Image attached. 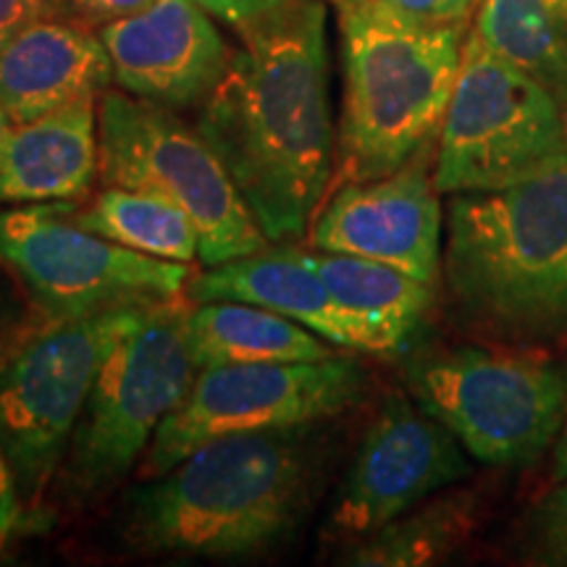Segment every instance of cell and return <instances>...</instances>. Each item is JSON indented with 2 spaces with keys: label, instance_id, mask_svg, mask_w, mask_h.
<instances>
[{
  "label": "cell",
  "instance_id": "cell-21",
  "mask_svg": "<svg viewBox=\"0 0 567 567\" xmlns=\"http://www.w3.org/2000/svg\"><path fill=\"white\" fill-rule=\"evenodd\" d=\"M471 30L567 116V0H478Z\"/></svg>",
  "mask_w": 567,
  "mask_h": 567
},
{
  "label": "cell",
  "instance_id": "cell-20",
  "mask_svg": "<svg viewBox=\"0 0 567 567\" xmlns=\"http://www.w3.org/2000/svg\"><path fill=\"white\" fill-rule=\"evenodd\" d=\"M481 526V499L471 488H444L360 542L339 563L354 567H423L455 555Z\"/></svg>",
  "mask_w": 567,
  "mask_h": 567
},
{
  "label": "cell",
  "instance_id": "cell-8",
  "mask_svg": "<svg viewBox=\"0 0 567 567\" xmlns=\"http://www.w3.org/2000/svg\"><path fill=\"white\" fill-rule=\"evenodd\" d=\"M197 371L184 310L151 305L103 360L63 460L66 492L90 499L134 471Z\"/></svg>",
  "mask_w": 567,
  "mask_h": 567
},
{
  "label": "cell",
  "instance_id": "cell-28",
  "mask_svg": "<svg viewBox=\"0 0 567 567\" xmlns=\"http://www.w3.org/2000/svg\"><path fill=\"white\" fill-rule=\"evenodd\" d=\"M197 3H200L213 19H221L226 24L237 27L247 19L258 17L260 11L281 3V0H197Z\"/></svg>",
  "mask_w": 567,
  "mask_h": 567
},
{
  "label": "cell",
  "instance_id": "cell-17",
  "mask_svg": "<svg viewBox=\"0 0 567 567\" xmlns=\"http://www.w3.org/2000/svg\"><path fill=\"white\" fill-rule=\"evenodd\" d=\"M193 302L237 300L292 318L329 344L365 352V339L350 316L339 308L326 284L305 264L300 250H260L245 258L208 266L187 284Z\"/></svg>",
  "mask_w": 567,
  "mask_h": 567
},
{
  "label": "cell",
  "instance_id": "cell-23",
  "mask_svg": "<svg viewBox=\"0 0 567 567\" xmlns=\"http://www.w3.org/2000/svg\"><path fill=\"white\" fill-rule=\"evenodd\" d=\"M526 536L536 563L567 567V478L534 507Z\"/></svg>",
  "mask_w": 567,
  "mask_h": 567
},
{
  "label": "cell",
  "instance_id": "cell-3",
  "mask_svg": "<svg viewBox=\"0 0 567 567\" xmlns=\"http://www.w3.org/2000/svg\"><path fill=\"white\" fill-rule=\"evenodd\" d=\"M442 274L457 313L517 344L567 339V158L496 193L452 195Z\"/></svg>",
  "mask_w": 567,
  "mask_h": 567
},
{
  "label": "cell",
  "instance_id": "cell-29",
  "mask_svg": "<svg viewBox=\"0 0 567 567\" xmlns=\"http://www.w3.org/2000/svg\"><path fill=\"white\" fill-rule=\"evenodd\" d=\"M555 463H551V478L555 481H563L567 478V423L563 429V434H559L557 444H555Z\"/></svg>",
  "mask_w": 567,
  "mask_h": 567
},
{
  "label": "cell",
  "instance_id": "cell-6",
  "mask_svg": "<svg viewBox=\"0 0 567 567\" xmlns=\"http://www.w3.org/2000/svg\"><path fill=\"white\" fill-rule=\"evenodd\" d=\"M410 396L486 465H528L567 423V365L536 352L452 347L408 365Z\"/></svg>",
  "mask_w": 567,
  "mask_h": 567
},
{
  "label": "cell",
  "instance_id": "cell-14",
  "mask_svg": "<svg viewBox=\"0 0 567 567\" xmlns=\"http://www.w3.org/2000/svg\"><path fill=\"white\" fill-rule=\"evenodd\" d=\"M113 82L166 109H200L221 82L231 48L197 0H151L97 30Z\"/></svg>",
  "mask_w": 567,
  "mask_h": 567
},
{
  "label": "cell",
  "instance_id": "cell-11",
  "mask_svg": "<svg viewBox=\"0 0 567 567\" xmlns=\"http://www.w3.org/2000/svg\"><path fill=\"white\" fill-rule=\"evenodd\" d=\"M74 208V200H55L0 210V264L55 318L168 302L187 289L189 264L111 243L76 224Z\"/></svg>",
  "mask_w": 567,
  "mask_h": 567
},
{
  "label": "cell",
  "instance_id": "cell-26",
  "mask_svg": "<svg viewBox=\"0 0 567 567\" xmlns=\"http://www.w3.org/2000/svg\"><path fill=\"white\" fill-rule=\"evenodd\" d=\"M30 515V509L24 505V496H21L17 473L9 455H6L3 444H0V544L9 542L24 523V517Z\"/></svg>",
  "mask_w": 567,
  "mask_h": 567
},
{
  "label": "cell",
  "instance_id": "cell-13",
  "mask_svg": "<svg viewBox=\"0 0 567 567\" xmlns=\"http://www.w3.org/2000/svg\"><path fill=\"white\" fill-rule=\"evenodd\" d=\"M434 155L436 140L392 174L337 184L313 218V245L402 268L436 287L444 258V221Z\"/></svg>",
  "mask_w": 567,
  "mask_h": 567
},
{
  "label": "cell",
  "instance_id": "cell-4",
  "mask_svg": "<svg viewBox=\"0 0 567 567\" xmlns=\"http://www.w3.org/2000/svg\"><path fill=\"white\" fill-rule=\"evenodd\" d=\"M342 63L337 184L396 172L436 140L463 61L465 24H429L386 0H329Z\"/></svg>",
  "mask_w": 567,
  "mask_h": 567
},
{
  "label": "cell",
  "instance_id": "cell-1",
  "mask_svg": "<svg viewBox=\"0 0 567 567\" xmlns=\"http://www.w3.org/2000/svg\"><path fill=\"white\" fill-rule=\"evenodd\" d=\"M221 82L197 130L271 243L300 239L334 187L329 3L281 0L234 27Z\"/></svg>",
  "mask_w": 567,
  "mask_h": 567
},
{
  "label": "cell",
  "instance_id": "cell-27",
  "mask_svg": "<svg viewBox=\"0 0 567 567\" xmlns=\"http://www.w3.org/2000/svg\"><path fill=\"white\" fill-rule=\"evenodd\" d=\"M151 0H69L71 17L80 19L82 24L101 30V27L111 24V21L130 17L145 9Z\"/></svg>",
  "mask_w": 567,
  "mask_h": 567
},
{
  "label": "cell",
  "instance_id": "cell-19",
  "mask_svg": "<svg viewBox=\"0 0 567 567\" xmlns=\"http://www.w3.org/2000/svg\"><path fill=\"white\" fill-rule=\"evenodd\" d=\"M184 326L200 371L237 363H302L334 354L316 331L252 302H197L184 313Z\"/></svg>",
  "mask_w": 567,
  "mask_h": 567
},
{
  "label": "cell",
  "instance_id": "cell-22",
  "mask_svg": "<svg viewBox=\"0 0 567 567\" xmlns=\"http://www.w3.org/2000/svg\"><path fill=\"white\" fill-rule=\"evenodd\" d=\"M76 224L134 252L174 264L200 260L193 218L166 197L130 187H103L90 205H76Z\"/></svg>",
  "mask_w": 567,
  "mask_h": 567
},
{
  "label": "cell",
  "instance_id": "cell-12",
  "mask_svg": "<svg viewBox=\"0 0 567 567\" xmlns=\"http://www.w3.org/2000/svg\"><path fill=\"white\" fill-rule=\"evenodd\" d=\"M467 473V452L455 434L408 394H389L337 488L326 534L360 542Z\"/></svg>",
  "mask_w": 567,
  "mask_h": 567
},
{
  "label": "cell",
  "instance_id": "cell-2",
  "mask_svg": "<svg viewBox=\"0 0 567 567\" xmlns=\"http://www.w3.org/2000/svg\"><path fill=\"white\" fill-rule=\"evenodd\" d=\"M210 439L126 494L122 536L145 555L231 559L279 547L308 515L316 452L308 431Z\"/></svg>",
  "mask_w": 567,
  "mask_h": 567
},
{
  "label": "cell",
  "instance_id": "cell-5",
  "mask_svg": "<svg viewBox=\"0 0 567 567\" xmlns=\"http://www.w3.org/2000/svg\"><path fill=\"white\" fill-rule=\"evenodd\" d=\"M97 145L103 187L145 189L179 205L193 218L205 266L245 258L271 243L210 142L174 109L105 90L97 101Z\"/></svg>",
  "mask_w": 567,
  "mask_h": 567
},
{
  "label": "cell",
  "instance_id": "cell-16",
  "mask_svg": "<svg viewBox=\"0 0 567 567\" xmlns=\"http://www.w3.org/2000/svg\"><path fill=\"white\" fill-rule=\"evenodd\" d=\"M97 101L90 95L59 111L13 124L0 161V203L80 200L97 179Z\"/></svg>",
  "mask_w": 567,
  "mask_h": 567
},
{
  "label": "cell",
  "instance_id": "cell-10",
  "mask_svg": "<svg viewBox=\"0 0 567 567\" xmlns=\"http://www.w3.org/2000/svg\"><path fill=\"white\" fill-rule=\"evenodd\" d=\"M363 394V368L337 352L302 363L203 368L182 405L153 436L137 478L161 476L210 439L316 425L358 405Z\"/></svg>",
  "mask_w": 567,
  "mask_h": 567
},
{
  "label": "cell",
  "instance_id": "cell-18",
  "mask_svg": "<svg viewBox=\"0 0 567 567\" xmlns=\"http://www.w3.org/2000/svg\"><path fill=\"white\" fill-rule=\"evenodd\" d=\"M365 339V352L405 350L434 305V284L360 255L300 250Z\"/></svg>",
  "mask_w": 567,
  "mask_h": 567
},
{
  "label": "cell",
  "instance_id": "cell-25",
  "mask_svg": "<svg viewBox=\"0 0 567 567\" xmlns=\"http://www.w3.org/2000/svg\"><path fill=\"white\" fill-rule=\"evenodd\" d=\"M408 17L429 24H465L476 13L478 0H386Z\"/></svg>",
  "mask_w": 567,
  "mask_h": 567
},
{
  "label": "cell",
  "instance_id": "cell-7",
  "mask_svg": "<svg viewBox=\"0 0 567 567\" xmlns=\"http://www.w3.org/2000/svg\"><path fill=\"white\" fill-rule=\"evenodd\" d=\"M565 158L567 116L555 97L467 30L455 90L436 134L439 193H496Z\"/></svg>",
  "mask_w": 567,
  "mask_h": 567
},
{
  "label": "cell",
  "instance_id": "cell-9",
  "mask_svg": "<svg viewBox=\"0 0 567 567\" xmlns=\"http://www.w3.org/2000/svg\"><path fill=\"white\" fill-rule=\"evenodd\" d=\"M151 305L55 318L0 368V444L27 509L40 505L66 460L103 360Z\"/></svg>",
  "mask_w": 567,
  "mask_h": 567
},
{
  "label": "cell",
  "instance_id": "cell-15",
  "mask_svg": "<svg viewBox=\"0 0 567 567\" xmlns=\"http://www.w3.org/2000/svg\"><path fill=\"white\" fill-rule=\"evenodd\" d=\"M111 82L113 63L101 34L71 13L34 21L0 48V103L13 124L80 97H101Z\"/></svg>",
  "mask_w": 567,
  "mask_h": 567
},
{
  "label": "cell",
  "instance_id": "cell-24",
  "mask_svg": "<svg viewBox=\"0 0 567 567\" xmlns=\"http://www.w3.org/2000/svg\"><path fill=\"white\" fill-rule=\"evenodd\" d=\"M71 13L69 0H0V48L34 21Z\"/></svg>",
  "mask_w": 567,
  "mask_h": 567
},
{
  "label": "cell",
  "instance_id": "cell-30",
  "mask_svg": "<svg viewBox=\"0 0 567 567\" xmlns=\"http://www.w3.org/2000/svg\"><path fill=\"white\" fill-rule=\"evenodd\" d=\"M11 126L13 122L9 118V113H6V105L0 103V161H3V151H6V142H9Z\"/></svg>",
  "mask_w": 567,
  "mask_h": 567
}]
</instances>
